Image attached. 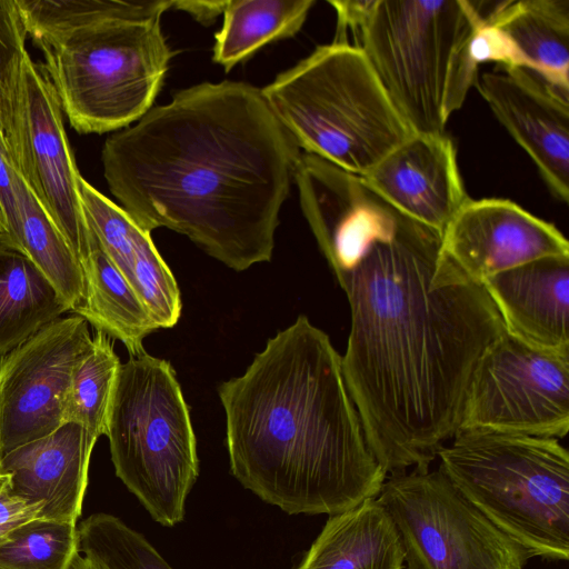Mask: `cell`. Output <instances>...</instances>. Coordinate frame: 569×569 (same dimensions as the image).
I'll return each instance as SVG.
<instances>
[{"instance_id":"obj_1","label":"cell","mask_w":569,"mask_h":569,"mask_svg":"<svg viewBox=\"0 0 569 569\" xmlns=\"http://www.w3.org/2000/svg\"><path fill=\"white\" fill-rule=\"evenodd\" d=\"M440 242L406 217L337 279L351 311L345 381L386 473L429 470L459 430L482 356L507 332L483 286L439 260Z\"/></svg>"},{"instance_id":"obj_2","label":"cell","mask_w":569,"mask_h":569,"mask_svg":"<svg viewBox=\"0 0 569 569\" xmlns=\"http://www.w3.org/2000/svg\"><path fill=\"white\" fill-rule=\"evenodd\" d=\"M302 151L261 89L203 82L110 134V192L147 232L187 236L236 271L269 261Z\"/></svg>"},{"instance_id":"obj_3","label":"cell","mask_w":569,"mask_h":569,"mask_svg":"<svg viewBox=\"0 0 569 569\" xmlns=\"http://www.w3.org/2000/svg\"><path fill=\"white\" fill-rule=\"evenodd\" d=\"M218 391L231 472L263 501L333 516L378 497L387 473L367 443L341 356L306 316Z\"/></svg>"},{"instance_id":"obj_4","label":"cell","mask_w":569,"mask_h":569,"mask_svg":"<svg viewBox=\"0 0 569 569\" xmlns=\"http://www.w3.org/2000/svg\"><path fill=\"white\" fill-rule=\"evenodd\" d=\"M477 1L373 0L360 48L412 134H443L476 86Z\"/></svg>"},{"instance_id":"obj_5","label":"cell","mask_w":569,"mask_h":569,"mask_svg":"<svg viewBox=\"0 0 569 569\" xmlns=\"http://www.w3.org/2000/svg\"><path fill=\"white\" fill-rule=\"evenodd\" d=\"M261 92L303 152L360 177L412 136L351 43L317 47Z\"/></svg>"},{"instance_id":"obj_6","label":"cell","mask_w":569,"mask_h":569,"mask_svg":"<svg viewBox=\"0 0 569 569\" xmlns=\"http://www.w3.org/2000/svg\"><path fill=\"white\" fill-rule=\"evenodd\" d=\"M439 470L531 557L569 559V455L558 439L458 431Z\"/></svg>"},{"instance_id":"obj_7","label":"cell","mask_w":569,"mask_h":569,"mask_svg":"<svg viewBox=\"0 0 569 569\" xmlns=\"http://www.w3.org/2000/svg\"><path fill=\"white\" fill-rule=\"evenodd\" d=\"M116 475L160 525L184 517L199 473L189 409L171 365L142 351L121 363L107 432Z\"/></svg>"},{"instance_id":"obj_8","label":"cell","mask_w":569,"mask_h":569,"mask_svg":"<svg viewBox=\"0 0 569 569\" xmlns=\"http://www.w3.org/2000/svg\"><path fill=\"white\" fill-rule=\"evenodd\" d=\"M37 47L62 112L81 134L111 132L140 120L173 56L160 17L82 28Z\"/></svg>"},{"instance_id":"obj_9","label":"cell","mask_w":569,"mask_h":569,"mask_svg":"<svg viewBox=\"0 0 569 569\" xmlns=\"http://www.w3.org/2000/svg\"><path fill=\"white\" fill-rule=\"evenodd\" d=\"M377 500L400 537L402 569H525L531 558L439 469L391 475Z\"/></svg>"},{"instance_id":"obj_10","label":"cell","mask_w":569,"mask_h":569,"mask_svg":"<svg viewBox=\"0 0 569 569\" xmlns=\"http://www.w3.org/2000/svg\"><path fill=\"white\" fill-rule=\"evenodd\" d=\"M561 439L569 430V353L505 333L482 356L458 431Z\"/></svg>"},{"instance_id":"obj_11","label":"cell","mask_w":569,"mask_h":569,"mask_svg":"<svg viewBox=\"0 0 569 569\" xmlns=\"http://www.w3.org/2000/svg\"><path fill=\"white\" fill-rule=\"evenodd\" d=\"M91 341L82 317H60L0 358V459L64 423L72 372Z\"/></svg>"},{"instance_id":"obj_12","label":"cell","mask_w":569,"mask_h":569,"mask_svg":"<svg viewBox=\"0 0 569 569\" xmlns=\"http://www.w3.org/2000/svg\"><path fill=\"white\" fill-rule=\"evenodd\" d=\"M569 257L552 223L508 199H468L441 236L439 260L470 282L546 257Z\"/></svg>"},{"instance_id":"obj_13","label":"cell","mask_w":569,"mask_h":569,"mask_svg":"<svg viewBox=\"0 0 569 569\" xmlns=\"http://www.w3.org/2000/svg\"><path fill=\"white\" fill-rule=\"evenodd\" d=\"M528 153L553 197L569 200V91L523 66H499L475 86Z\"/></svg>"},{"instance_id":"obj_14","label":"cell","mask_w":569,"mask_h":569,"mask_svg":"<svg viewBox=\"0 0 569 569\" xmlns=\"http://www.w3.org/2000/svg\"><path fill=\"white\" fill-rule=\"evenodd\" d=\"M24 87L29 186L79 261L92 238L80 194L81 173L66 133L56 90L44 67L36 63L30 54L24 64Z\"/></svg>"},{"instance_id":"obj_15","label":"cell","mask_w":569,"mask_h":569,"mask_svg":"<svg viewBox=\"0 0 569 569\" xmlns=\"http://www.w3.org/2000/svg\"><path fill=\"white\" fill-rule=\"evenodd\" d=\"M381 198L442 236L469 199L446 134H412L361 177Z\"/></svg>"},{"instance_id":"obj_16","label":"cell","mask_w":569,"mask_h":569,"mask_svg":"<svg viewBox=\"0 0 569 569\" xmlns=\"http://www.w3.org/2000/svg\"><path fill=\"white\" fill-rule=\"evenodd\" d=\"M507 333L535 348L569 353V257H546L482 283Z\"/></svg>"},{"instance_id":"obj_17","label":"cell","mask_w":569,"mask_h":569,"mask_svg":"<svg viewBox=\"0 0 569 569\" xmlns=\"http://www.w3.org/2000/svg\"><path fill=\"white\" fill-rule=\"evenodd\" d=\"M96 442L81 426L67 422L7 453L0 469L18 493L42 507L40 518L77 523Z\"/></svg>"},{"instance_id":"obj_18","label":"cell","mask_w":569,"mask_h":569,"mask_svg":"<svg viewBox=\"0 0 569 569\" xmlns=\"http://www.w3.org/2000/svg\"><path fill=\"white\" fill-rule=\"evenodd\" d=\"M405 552L377 498L330 516L297 569H402Z\"/></svg>"},{"instance_id":"obj_19","label":"cell","mask_w":569,"mask_h":569,"mask_svg":"<svg viewBox=\"0 0 569 569\" xmlns=\"http://www.w3.org/2000/svg\"><path fill=\"white\" fill-rule=\"evenodd\" d=\"M483 23L511 44L521 64L569 91V0H508L481 11Z\"/></svg>"},{"instance_id":"obj_20","label":"cell","mask_w":569,"mask_h":569,"mask_svg":"<svg viewBox=\"0 0 569 569\" xmlns=\"http://www.w3.org/2000/svg\"><path fill=\"white\" fill-rule=\"evenodd\" d=\"M79 263L83 276L84 300L74 313L97 331L120 340L130 356L144 351L143 339L158 328L93 231L90 246Z\"/></svg>"},{"instance_id":"obj_21","label":"cell","mask_w":569,"mask_h":569,"mask_svg":"<svg viewBox=\"0 0 569 569\" xmlns=\"http://www.w3.org/2000/svg\"><path fill=\"white\" fill-rule=\"evenodd\" d=\"M70 307L23 253L0 243V358Z\"/></svg>"},{"instance_id":"obj_22","label":"cell","mask_w":569,"mask_h":569,"mask_svg":"<svg viewBox=\"0 0 569 569\" xmlns=\"http://www.w3.org/2000/svg\"><path fill=\"white\" fill-rule=\"evenodd\" d=\"M315 0H228L212 60L229 72L271 41L295 36Z\"/></svg>"},{"instance_id":"obj_23","label":"cell","mask_w":569,"mask_h":569,"mask_svg":"<svg viewBox=\"0 0 569 569\" xmlns=\"http://www.w3.org/2000/svg\"><path fill=\"white\" fill-rule=\"evenodd\" d=\"M27 31L16 0H0V128L10 161L31 179L26 120Z\"/></svg>"},{"instance_id":"obj_24","label":"cell","mask_w":569,"mask_h":569,"mask_svg":"<svg viewBox=\"0 0 569 569\" xmlns=\"http://www.w3.org/2000/svg\"><path fill=\"white\" fill-rule=\"evenodd\" d=\"M21 231L17 251L27 256L76 312L84 300L80 263L46 208L17 171Z\"/></svg>"},{"instance_id":"obj_25","label":"cell","mask_w":569,"mask_h":569,"mask_svg":"<svg viewBox=\"0 0 569 569\" xmlns=\"http://www.w3.org/2000/svg\"><path fill=\"white\" fill-rule=\"evenodd\" d=\"M36 46L71 31L113 21H140L170 10L172 1L16 0Z\"/></svg>"},{"instance_id":"obj_26","label":"cell","mask_w":569,"mask_h":569,"mask_svg":"<svg viewBox=\"0 0 569 569\" xmlns=\"http://www.w3.org/2000/svg\"><path fill=\"white\" fill-rule=\"evenodd\" d=\"M121 362L101 332L76 365L63 402V422L81 426L91 437L107 432L111 398Z\"/></svg>"},{"instance_id":"obj_27","label":"cell","mask_w":569,"mask_h":569,"mask_svg":"<svg viewBox=\"0 0 569 569\" xmlns=\"http://www.w3.org/2000/svg\"><path fill=\"white\" fill-rule=\"evenodd\" d=\"M77 547L108 569H172L141 533L107 513H94L77 527Z\"/></svg>"},{"instance_id":"obj_28","label":"cell","mask_w":569,"mask_h":569,"mask_svg":"<svg viewBox=\"0 0 569 569\" xmlns=\"http://www.w3.org/2000/svg\"><path fill=\"white\" fill-rule=\"evenodd\" d=\"M77 547V525L33 519L0 542V569H67Z\"/></svg>"},{"instance_id":"obj_29","label":"cell","mask_w":569,"mask_h":569,"mask_svg":"<svg viewBox=\"0 0 569 569\" xmlns=\"http://www.w3.org/2000/svg\"><path fill=\"white\" fill-rule=\"evenodd\" d=\"M80 194L89 227L109 258L132 286L134 266L142 242L150 232L138 227L120 206L102 194L82 176Z\"/></svg>"},{"instance_id":"obj_30","label":"cell","mask_w":569,"mask_h":569,"mask_svg":"<svg viewBox=\"0 0 569 569\" xmlns=\"http://www.w3.org/2000/svg\"><path fill=\"white\" fill-rule=\"evenodd\" d=\"M0 211L2 217L0 243L17 250L21 231L20 206L17 191V171L10 161V158L7 153V150L1 139Z\"/></svg>"},{"instance_id":"obj_31","label":"cell","mask_w":569,"mask_h":569,"mask_svg":"<svg viewBox=\"0 0 569 569\" xmlns=\"http://www.w3.org/2000/svg\"><path fill=\"white\" fill-rule=\"evenodd\" d=\"M42 507L18 493L11 476L0 469V542L20 526L40 518Z\"/></svg>"},{"instance_id":"obj_32","label":"cell","mask_w":569,"mask_h":569,"mask_svg":"<svg viewBox=\"0 0 569 569\" xmlns=\"http://www.w3.org/2000/svg\"><path fill=\"white\" fill-rule=\"evenodd\" d=\"M337 13V30L332 42L347 43V34L351 33L355 41L359 37L373 0L328 1Z\"/></svg>"},{"instance_id":"obj_33","label":"cell","mask_w":569,"mask_h":569,"mask_svg":"<svg viewBox=\"0 0 569 569\" xmlns=\"http://www.w3.org/2000/svg\"><path fill=\"white\" fill-rule=\"evenodd\" d=\"M228 3L224 1H187L173 0L171 9L182 10L193 17L197 21L208 26L211 24L216 18L223 13Z\"/></svg>"},{"instance_id":"obj_34","label":"cell","mask_w":569,"mask_h":569,"mask_svg":"<svg viewBox=\"0 0 569 569\" xmlns=\"http://www.w3.org/2000/svg\"><path fill=\"white\" fill-rule=\"evenodd\" d=\"M67 569H108L101 563L77 551Z\"/></svg>"},{"instance_id":"obj_35","label":"cell","mask_w":569,"mask_h":569,"mask_svg":"<svg viewBox=\"0 0 569 569\" xmlns=\"http://www.w3.org/2000/svg\"><path fill=\"white\" fill-rule=\"evenodd\" d=\"M1 227H2V217H1V211H0V232H1Z\"/></svg>"},{"instance_id":"obj_36","label":"cell","mask_w":569,"mask_h":569,"mask_svg":"<svg viewBox=\"0 0 569 569\" xmlns=\"http://www.w3.org/2000/svg\"><path fill=\"white\" fill-rule=\"evenodd\" d=\"M0 139L2 140L3 142V138H2V132H1V128H0ZM4 144V143H3Z\"/></svg>"}]
</instances>
